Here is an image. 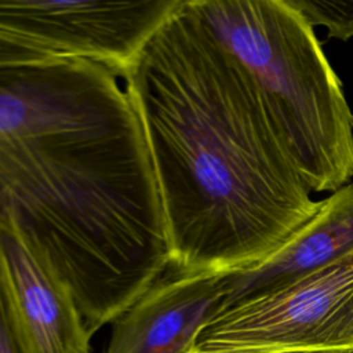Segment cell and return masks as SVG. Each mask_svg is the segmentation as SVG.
<instances>
[{"label":"cell","mask_w":353,"mask_h":353,"mask_svg":"<svg viewBox=\"0 0 353 353\" xmlns=\"http://www.w3.org/2000/svg\"><path fill=\"white\" fill-rule=\"evenodd\" d=\"M183 0H0V28L62 57L101 63L120 79Z\"/></svg>","instance_id":"obj_5"},{"label":"cell","mask_w":353,"mask_h":353,"mask_svg":"<svg viewBox=\"0 0 353 353\" xmlns=\"http://www.w3.org/2000/svg\"><path fill=\"white\" fill-rule=\"evenodd\" d=\"M149 153L170 263L259 266L320 210L241 65L183 0L121 79Z\"/></svg>","instance_id":"obj_2"},{"label":"cell","mask_w":353,"mask_h":353,"mask_svg":"<svg viewBox=\"0 0 353 353\" xmlns=\"http://www.w3.org/2000/svg\"><path fill=\"white\" fill-rule=\"evenodd\" d=\"M312 353H353V350H342V352H312Z\"/></svg>","instance_id":"obj_12"},{"label":"cell","mask_w":353,"mask_h":353,"mask_svg":"<svg viewBox=\"0 0 353 353\" xmlns=\"http://www.w3.org/2000/svg\"><path fill=\"white\" fill-rule=\"evenodd\" d=\"M0 277L25 353H90L69 290L8 215H0Z\"/></svg>","instance_id":"obj_6"},{"label":"cell","mask_w":353,"mask_h":353,"mask_svg":"<svg viewBox=\"0 0 353 353\" xmlns=\"http://www.w3.org/2000/svg\"><path fill=\"white\" fill-rule=\"evenodd\" d=\"M0 215L59 276L90 336L168 268L142 128L109 68L74 57L0 66Z\"/></svg>","instance_id":"obj_1"},{"label":"cell","mask_w":353,"mask_h":353,"mask_svg":"<svg viewBox=\"0 0 353 353\" xmlns=\"http://www.w3.org/2000/svg\"><path fill=\"white\" fill-rule=\"evenodd\" d=\"M228 273L172 263L112 324L103 353H189L196 336L221 309Z\"/></svg>","instance_id":"obj_7"},{"label":"cell","mask_w":353,"mask_h":353,"mask_svg":"<svg viewBox=\"0 0 353 353\" xmlns=\"http://www.w3.org/2000/svg\"><path fill=\"white\" fill-rule=\"evenodd\" d=\"M353 350V252L276 291L222 305L189 353Z\"/></svg>","instance_id":"obj_4"},{"label":"cell","mask_w":353,"mask_h":353,"mask_svg":"<svg viewBox=\"0 0 353 353\" xmlns=\"http://www.w3.org/2000/svg\"><path fill=\"white\" fill-rule=\"evenodd\" d=\"M0 353H25L0 277Z\"/></svg>","instance_id":"obj_11"},{"label":"cell","mask_w":353,"mask_h":353,"mask_svg":"<svg viewBox=\"0 0 353 353\" xmlns=\"http://www.w3.org/2000/svg\"><path fill=\"white\" fill-rule=\"evenodd\" d=\"M62 57L51 48L0 28V66L40 62Z\"/></svg>","instance_id":"obj_10"},{"label":"cell","mask_w":353,"mask_h":353,"mask_svg":"<svg viewBox=\"0 0 353 353\" xmlns=\"http://www.w3.org/2000/svg\"><path fill=\"white\" fill-rule=\"evenodd\" d=\"M353 252V182L323 199L317 214L259 266L228 273L222 305L295 283Z\"/></svg>","instance_id":"obj_8"},{"label":"cell","mask_w":353,"mask_h":353,"mask_svg":"<svg viewBox=\"0 0 353 353\" xmlns=\"http://www.w3.org/2000/svg\"><path fill=\"white\" fill-rule=\"evenodd\" d=\"M241 65L310 192L353 178V112L306 19L287 0H188Z\"/></svg>","instance_id":"obj_3"},{"label":"cell","mask_w":353,"mask_h":353,"mask_svg":"<svg viewBox=\"0 0 353 353\" xmlns=\"http://www.w3.org/2000/svg\"><path fill=\"white\" fill-rule=\"evenodd\" d=\"M305 19L327 29V39L347 41L353 37V0H287Z\"/></svg>","instance_id":"obj_9"}]
</instances>
